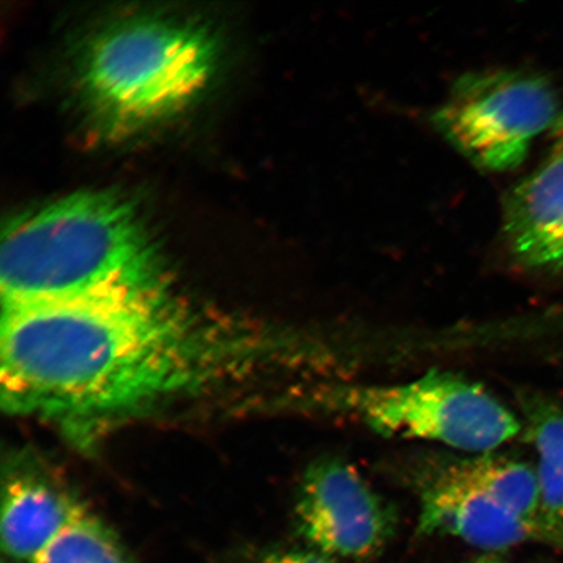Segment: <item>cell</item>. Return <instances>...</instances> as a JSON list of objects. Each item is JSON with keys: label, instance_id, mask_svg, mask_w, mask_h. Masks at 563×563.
Listing matches in <instances>:
<instances>
[{"label": "cell", "instance_id": "6da1fadb", "mask_svg": "<svg viewBox=\"0 0 563 563\" xmlns=\"http://www.w3.org/2000/svg\"><path fill=\"white\" fill-rule=\"evenodd\" d=\"M2 312L3 406L25 417H118L207 386L250 355L168 287Z\"/></svg>", "mask_w": 563, "mask_h": 563}, {"label": "cell", "instance_id": "7a4b0ae2", "mask_svg": "<svg viewBox=\"0 0 563 563\" xmlns=\"http://www.w3.org/2000/svg\"><path fill=\"white\" fill-rule=\"evenodd\" d=\"M168 287L164 260L123 196L81 191L18 218L0 246L2 309Z\"/></svg>", "mask_w": 563, "mask_h": 563}, {"label": "cell", "instance_id": "3957f363", "mask_svg": "<svg viewBox=\"0 0 563 563\" xmlns=\"http://www.w3.org/2000/svg\"><path fill=\"white\" fill-rule=\"evenodd\" d=\"M217 58L214 35L196 21L125 20L90 42L81 86L104 123L133 129L192 101L213 75Z\"/></svg>", "mask_w": 563, "mask_h": 563}, {"label": "cell", "instance_id": "277c9868", "mask_svg": "<svg viewBox=\"0 0 563 563\" xmlns=\"http://www.w3.org/2000/svg\"><path fill=\"white\" fill-rule=\"evenodd\" d=\"M302 407L323 418L361 424L384 438L440 443L464 454L495 452L523 428L516 413L484 386L432 371L393 385L323 384Z\"/></svg>", "mask_w": 563, "mask_h": 563}, {"label": "cell", "instance_id": "5b68a950", "mask_svg": "<svg viewBox=\"0 0 563 563\" xmlns=\"http://www.w3.org/2000/svg\"><path fill=\"white\" fill-rule=\"evenodd\" d=\"M559 115L558 96L543 77L499 69L461 77L433 122L474 165L505 172Z\"/></svg>", "mask_w": 563, "mask_h": 563}, {"label": "cell", "instance_id": "8992f818", "mask_svg": "<svg viewBox=\"0 0 563 563\" xmlns=\"http://www.w3.org/2000/svg\"><path fill=\"white\" fill-rule=\"evenodd\" d=\"M419 505L418 532L452 537L488 553L525 543L563 547V532L518 516L492 495L482 454H427L404 470Z\"/></svg>", "mask_w": 563, "mask_h": 563}, {"label": "cell", "instance_id": "52a82bcc", "mask_svg": "<svg viewBox=\"0 0 563 563\" xmlns=\"http://www.w3.org/2000/svg\"><path fill=\"white\" fill-rule=\"evenodd\" d=\"M297 516L302 537L330 559L365 561L396 532V514L349 462L325 456L308 467Z\"/></svg>", "mask_w": 563, "mask_h": 563}, {"label": "cell", "instance_id": "ba28073f", "mask_svg": "<svg viewBox=\"0 0 563 563\" xmlns=\"http://www.w3.org/2000/svg\"><path fill=\"white\" fill-rule=\"evenodd\" d=\"M504 231L514 258L541 272H563V147L506 197Z\"/></svg>", "mask_w": 563, "mask_h": 563}, {"label": "cell", "instance_id": "9c48e42d", "mask_svg": "<svg viewBox=\"0 0 563 563\" xmlns=\"http://www.w3.org/2000/svg\"><path fill=\"white\" fill-rule=\"evenodd\" d=\"M66 496L32 481H18L5 492L2 545L10 559L33 563L81 512Z\"/></svg>", "mask_w": 563, "mask_h": 563}, {"label": "cell", "instance_id": "30bf717a", "mask_svg": "<svg viewBox=\"0 0 563 563\" xmlns=\"http://www.w3.org/2000/svg\"><path fill=\"white\" fill-rule=\"evenodd\" d=\"M522 426L538 455L541 504L549 523L563 532V407L538 394H520Z\"/></svg>", "mask_w": 563, "mask_h": 563}, {"label": "cell", "instance_id": "8fae6325", "mask_svg": "<svg viewBox=\"0 0 563 563\" xmlns=\"http://www.w3.org/2000/svg\"><path fill=\"white\" fill-rule=\"evenodd\" d=\"M33 563H135L100 520L81 510Z\"/></svg>", "mask_w": 563, "mask_h": 563}, {"label": "cell", "instance_id": "7c38bea8", "mask_svg": "<svg viewBox=\"0 0 563 563\" xmlns=\"http://www.w3.org/2000/svg\"><path fill=\"white\" fill-rule=\"evenodd\" d=\"M244 563H335L328 555L314 549H277L264 552Z\"/></svg>", "mask_w": 563, "mask_h": 563}, {"label": "cell", "instance_id": "4fadbf2b", "mask_svg": "<svg viewBox=\"0 0 563 563\" xmlns=\"http://www.w3.org/2000/svg\"><path fill=\"white\" fill-rule=\"evenodd\" d=\"M553 146L563 147V112H560L558 121L553 125Z\"/></svg>", "mask_w": 563, "mask_h": 563}, {"label": "cell", "instance_id": "5bb4252c", "mask_svg": "<svg viewBox=\"0 0 563 563\" xmlns=\"http://www.w3.org/2000/svg\"><path fill=\"white\" fill-rule=\"evenodd\" d=\"M473 563H506V561L499 553H487L475 560Z\"/></svg>", "mask_w": 563, "mask_h": 563}]
</instances>
